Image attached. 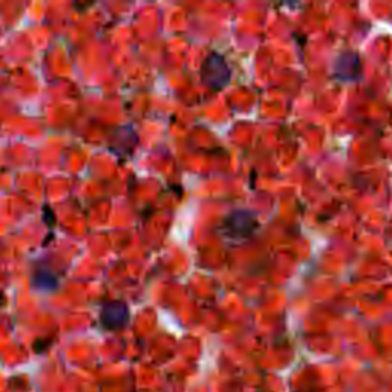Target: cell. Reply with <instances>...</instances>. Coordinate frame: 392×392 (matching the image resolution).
<instances>
[{
    "label": "cell",
    "mask_w": 392,
    "mask_h": 392,
    "mask_svg": "<svg viewBox=\"0 0 392 392\" xmlns=\"http://www.w3.org/2000/svg\"><path fill=\"white\" fill-rule=\"evenodd\" d=\"M362 63L360 57L354 51L342 52L336 60V77L342 81L356 80L360 76Z\"/></svg>",
    "instance_id": "3"
},
{
    "label": "cell",
    "mask_w": 392,
    "mask_h": 392,
    "mask_svg": "<svg viewBox=\"0 0 392 392\" xmlns=\"http://www.w3.org/2000/svg\"><path fill=\"white\" fill-rule=\"evenodd\" d=\"M201 77L204 83L214 89H223L230 81V66L220 54H210L202 63Z\"/></svg>",
    "instance_id": "2"
},
{
    "label": "cell",
    "mask_w": 392,
    "mask_h": 392,
    "mask_svg": "<svg viewBox=\"0 0 392 392\" xmlns=\"http://www.w3.org/2000/svg\"><path fill=\"white\" fill-rule=\"evenodd\" d=\"M256 227V218L248 210H234L224 220V233L232 241L248 239Z\"/></svg>",
    "instance_id": "1"
}]
</instances>
